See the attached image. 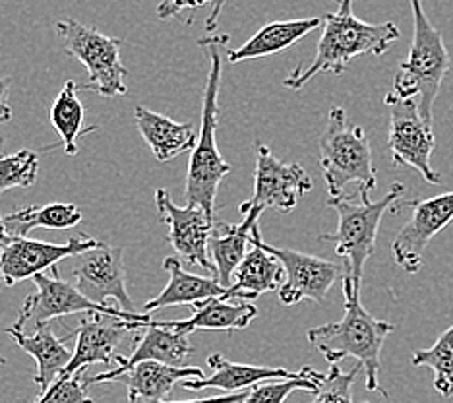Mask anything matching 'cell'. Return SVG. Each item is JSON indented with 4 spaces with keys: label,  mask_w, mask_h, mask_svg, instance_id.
<instances>
[{
    "label": "cell",
    "mask_w": 453,
    "mask_h": 403,
    "mask_svg": "<svg viewBox=\"0 0 453 403\" xmlns=\"http://www.w3.org/2000/svg\"><path fill=\"white\" fill-rule=\"evenodd\" d=\"M345 314L339 322H329L308 329V341L320 351L329 365L342 363L343 359L353 357L363 367L366 376V390L380 391L388 398L386 390L380 386V370H382V347L386 337L394 332L395 326L378 320L360 303V289L351 279L343 277Z\"/></svg>",
    "instance_id": "cell-1"
},
{
    "label": "cell",
    "mask_w": 453,
    "mask_h": 403,
    "mask_svg": "<svg viewBox=\"0 0 453 403\" xmlns=\"http://www.w3.org/2000/svg\"><path fill=\"white\" fill-rule=\"evenodd\" d=\"M399 37L401 31L394 22H363L353 12V0H339L337 12L324 16V29L311 66L295 68L289 78L283 81V86L289 89H303L308 81L324 72L342 76L353 58L363 55H384Z\"/></svg>",
    "instance_id": "cell-2"
},
{
    "label": "cell",
    "mask_w": 453,
    "mask_h": 403,
    "mask_svg": "<svg viewBox=\"0 0 453 403\" xmlns=\"http://www.w3.org/2000/svg\"><path fill=\"white\" fill-rule=\"evenodd\" d=\"M198 45L210 58V72L203 88L202 130L188 163L184 198L190 205H198L213 220L219 184L231 173V163L223 159V155L218 150V140H215V130H218L219 122V89L223 76L221 50L229 45V35L215 31V34H208V37H202Z\"/></svg>",
    "instance_id": "cell-3"
},
{
    "label": "cell",
    "mask_w": 453,
    "mask_h": 403,
    "mask_svg": "<svg viewBox=\"0 0 453 403\" xmlns=\"http://www.w3.org/2000/svg\"><path fill=\"white\" fill-rule=\"evenodd\" d=\"M370 192L365 186H358L357 194L329 196L327 208L337 213V231L322 235L320 241L335 244V254L347 260L345 277L360 289L365 275V264L374 254L376 236L384 215L394 210V205L403 198L405 186L394 182L384 198L370 200Z\"/></svg>",
    "instance_id": "cell-4"
},
{
    "label": "cell",
    "mask_w": 453,
    "mask_h": 403,
    "mask_svg": "<svg viewBox=\"0 0 453 403\" xmlns=\"http://www.w3.org/2000/svg\"><path fill=\"white\" fill-rule=\"evenodd\" d=\"M413 10V41L409 57L401 62L394 80L395 96L417 99L420 115L434 127V103L451 68V58L438 31L428 19L422 0H409Z\"/></svg>",
    "instance_id": "cell-5"
},
{
    "label": "cell",
    "mask_w": 453,
    "mask_h": 403,
    "mask_svg": "<svg viewBox=\"0 0 453 403\" xmlns=\"http://www.w3.org/2000/svg\"><path fill=\"white\" fill-rule=\"evenodd\" d=\"M320 167L329 196L343 194L345 186L353 182L368 190L376 189L372 148L366 132L360 127H349L342 107H334L327 115L320 136Z\"/></svg>",
    "instance_id": "cell-6"
},
{
    "label": "cell",
    "mask_w": 453,
    "mask_h": 403,
    "mask_svg": "<svg viewBox=\"0 0 453 403\" xmlns=\"http://www.w3.org/2000/svg\"><path fill=\"white\" fill-rule=\"evenodd\" d=\"M60 47L86 66L89 81L78 89L99 93L103 97L127 96L128 70L120 60L122 39L101 34L97 27H88L76 19H60L57 24Z\"/></svg>",
    "instance_id": "cell-7"
},
{
    "label": "cell",
    "mask_w": 453,
    "mask_h": 403,
    "mask_svg": "<svg viewBox=\"0 0 453 403\" xmlns=\"http://www.w3.org/2000/svg\"><path fill=\"white\" fill-rule=\"evenodd\" d=\"M50 272H53V275H47L43 272L32 277L37 291L34 295H27L22 310H19V316L10 328H14L22 334H34L37 328L49 324L50 320L80 313L111 314L122 320H130V322H151L150 314L146 313H127V310L122 308L97 305L94 301H89L86 295L80 293V289L76 285H70L60 277L57 266L50 267Z\"/></svg>",
    "instance_id": "cell-8"
},
{
    "label": "cell",
    "mask_w": 453,
    "mask_h": 403,
    "mask_svg": "<svg viewBox=\"0 0 453 403\" xmlns=\"http://www.w3.org/2000/svg\"><path fill=\"white\" fill-rule=\"evenodd\" d=\"M389 109L388 148L394 165H409L417 169L430 184H440L441 174L430 163L436 150L434 128L420 115L417 99H403L389 91L386 99Z\"/></svg>",
    "instance_id": "cell-9"
},
{
    "label": "cell",
    "mask_w": 453,
    "mask_h": 403,
    "mask_svg": "<svg viewBox=\"0 0 453 403\" xmlns=\"http://www.w3.org/2000/svg\"><path fill=\"white\" fill-rule=\"evenodd\" d=\"M314 181L298 163H283L267 146L256 143L254 194L241 204V215H262L265 210L280 213L293 212L304 194L312 190Z\"/></svg>",
    "instance_id": "cell-10"
},
{
    "label": "cell",
    "mask_w": 453,
    "mask_h": 403,
    "mask_svg": "<svg viewBox=\"0 0 453 403\" xmlns=\"http://www.w3.org/2000/svg\"><path fill=\"white\" fill-rule=\"evenodd\" d=\"M252 236L264 251L280 258L285 267V282L280 287V301L287 306L301 301L322 305L337 279L345 277V267L320 256L293 251V248H277L262 241L258 225L252 227Z\"/></svg>",
    "instance_id": "cell-11"
},
{
    "label": "cell",
    "mask_w": 453,
    "mask_h": 403,
    "mask_svg": "<svg viewBox=\"0 0 453 403\" xmlns=\"http://www.w3.org/2000/svg\"><path fill=\"white\" fill-rule=\"evenodd\" d=\"M72 277L81 295L97 305H107V298L119 303L127 313H138L127 289L125 252L120 246L99 244L72 258Z\"/></svg>",
    "instance_id": "cell-12"
},
{
    "label": "cell",
    "mask_w": 453,
    "mask_h": 403,
    "mask_svg": "<svg viewBox=\"0 0 453 403\" xmlns=\"http://www.w3.org/2000/svg\"><path fill=\"white\" fill-rule=\"evenodd\" d=\"M153 198H156L161 223L169 227L167 241L180 260L215 274V264L210 254V239L215 231L211 217L198 205L187 204L184 208L174 205L171 194L165 189H157Z\"/></svg>",
    "instance_id": "cell-13"
},
{
    "label": "cell",
    "mask_w": 453,
    "mask_h": 403,
    "mask_svg": "<svg viewBox=\"0 0 453 403\" xmlns=\"http://www.w3.org/2000/svg\"><path fill=\"white\" fill-rule=\"evenodd\" d=\"M407 205L413 210V215L391 243V254L401 270L417 274L422 267V256L428 243L453 221V192L411 200Z\"/></svg>",
    "instance_id": "cell-14"
},
{
    "label": "cell",
    "mask_w": 453,
    "mask_h": 403,
    "mask_svg": "<svg viewBox=\"0 0 453 403\" xmlns=\"http://www.w3.org/2000/svg\"><path fill=\"white\" fill-rule=\"evenodd\" d=\"M101 243L91 236H72L63 244L34 241L27 236H18L3 246L0 252V274L6 285H18L32 279L37 274H43L49 267H55L60 260L74 258L80 252L96 248Z\"/></svg>",
    "instance_id": "cell-15"
},
{
    "label": "cell",
    "mask_w": 453,
    "mask_h": 403,
    "mask_svg": "<svg viewBox=\"0 0 453 403\" xmlns=\"http://www.w3.org/2000/svg\"><path fill=\"white\" fill-rule=\"evenodd\" d=\"M148 322H130L111 314H89L80 320L68 337H76V349L63 375H76L91 365H111L117 360V347L130 332H140ZM66 337V339H68Z\"/></svg>",
    "instance_id": "cell-16"
},
{
    "label": "cell",
    "mask_w": 453,
    "mask_h": 403,
    "mask_svg": "<svg viewBox=\"0 0 453 403\" xmlns=\"http://www.w3.org/2000/svg\"><path fill=\"white\" fill-rule=\"evenodd\" d=\"M146 332H143L138 339L136 347H134L130 357L117 355L119 367L111 372H101L97 376L86 378V384H103V382H112L115 376L127 372L134 365L143 363V360H157L163 365L171 367H184V360L192 353V345L188 341V336L174 332L171 328L159 326L157 322H148Z\"/></svg>",
    "instance_id": "cell-17"
},
{
    "label": "cell",
    "mask_w": 453,
    "mask_h": 403,
    "mask_svg": "<svg viewBox=\"0 0 453 403\" xmlns=\"http://www.w3.org/2000/svg\"><path fill=\"white\" fill-rule=\"evenodd\" d=\"M208 367L211 368L210 376L184 380L180 382L182 388L190 391L218 388L226 391V394H239V391H249L250 388L265 380H285V378H295L301 375V370L291 372L287 368L233 363V360H226L221 353L210 355Z\"/></svg>",
    "instance_id": "cell-18"
},
{
    "label": "cell",
    "mask_w": 453,
    "mask_h": 403,
    "mask_svg": "<svg viewBox=\"0 0 453 403\" xmlns=\"http://www.w3.org/2000/svg\"><path fill=\"white\" fill-rule=\"evenodd\" d=\"M190 378H203L198 367H171L157 360H143L134 365L112 382H122L128 390L130 403H161L167 399L174 384Z\"/></svg>",
    "instance_id": "cell-19"
},
{
    "label": "cell",
    "mask_w": 453,
    "mask_h": 403,
    "mask_svg": "<svg viewBox=\"0 0 453 403\" xmlns=\"http://www.w3.org/2000/svg\"><path fill=\"white\" fill-rule=\"evenodd\" d=\"M258 316V306L252 303H231V298L213 297L203 303L192 305V316L187 320H159V326L171 328L174 332L190 336L198 329H218L233 334L234 329H246Z\"/></svg>",
    "instance_id": "cell-20"
},
{
    "label": "cell",
    "mask_w": 453,
    "mask_h": 403,
    "mask_svg": "<svg viewBox=\"0 0 453 403\" xmlns=\"http://www.w3.org/2000/svg\"><path fill=\"white\" fill-rule=\"evenodd\" d=\"M165 272L169 274L167 287L159 295H156L143 305V313L151 314L153 310L167 308V306H180V305H196L203 303L213 297L229 298V289L223 287L218 279L202 277L190 274L182 267L179 258H165L163 260Z\"/></svg>",
    "instance_id": "cell-21"
},
{
    "label": "cell",
    "mask_w": 453,
    "mask_h": 403,
    "mask_svg": "<svg viewBox=\"0 0 453 403\" xmlns=\"http://www.w3.org/2000/svg\"><path fill=\"white\" fill-rule=\"evenodd\" d=\"M134 119L153 158L161 163L179 158L180 153L194 150L198 143V136L188 122H177L142 105L134 109Z\"/></svg>",
    "instance_id": "cell-22"
},
{
    "label": "cell",
    "mask_w": 453,
    "mask_h": 403,
    "mask_svg": "<svg viewBox=\"0 0 453 403\" xmlns=\"http://www.w3.org/2000/svg\"><path fill=\"white\" fill-rule=\"evenodd\" d=\"M250 251L236 267L233 285L229 287V298H256L264 293L277 291L285 282V267L280 258H275L260 246L250 231Z\"/></svg>",
    "instance_id": "cell-23"
},
{
    "label": "cell",
    "mask_w": 453,
    "mask_h": 403,
    "mask_svg": "<svg viewBox=\"0 0 453 403\" xmlns=\"http://www.w3.org/2000/svg\"><path fill=\"white\" fill-rule=\"evenodd\" d=\"M6 334L22 347L27 355H32L37 363V375L34 378L41 391H45L53 382L63 375L72 360V351L65 341L55 336L53 326L43 324L34 334H22L14 328H8Z\"/></svg>",
    "instance_id": "cell-24"
},
{
    "label": "cell",
    "mask_w": 453,
    "mask_h": 403,
    "mask_svg": "<svg viewBox=\"0 0 453 403\" xmlns=\"http://www.w3.org/2000/svg\"><path fill=\"white\" fill-rule=\"evenodd\" d=\"M322 26L320 18H304V19H291V22H272L264 26L258 34L239 49H229L226 58L231 65H239V62L254 60L272 57L277 53H283L295 43H298L303 37L312 34L314 29Z\"/></svg>",
    "instance_id": "cell-25"
},
{
    "label": "cell",
    "mask_w": 453,
    "mask_h": 403,
    "mask_svg": "<svg viewBox=\"0 0 453 403\" xmlns=\"http://www.w3.org/2000/svg\"><path fill=\"white\" fill-rule=\"evenodd\" d=\"M258 225V217L242 215L241 223H219L210 239V254L215 264V275L218 282L229 289L233 285V277L236 267L244 260L250 244L252 227Z\"/></svg>",
    "instance_id": "cell-26"
},
{
    "label": "cell",
    "mask_w": 453,
    "mask_h": 403,
    "mask_svg": "<svg viewBox=\"0 0 453 403\" xmlns=\"http://www.w3.org/2000/svg\"><path fill=\"white\" fill-rule=\"evenodd\" d=\"M81 221V210L74 204L55 202L47 205H27L14 213L4 215V223L8 235L12 239L27 236V233L35 227L45 229H70Z\"/></svg>",
    "instance_id": "cell-27"
},
{
    "label": "cell",
    "mask_w": 453,
    "mask_h": 403,
    "mask_svg": "<svg viewBox=\"0 0 453 403\" xmlns=\"http://www.w3.org/2000/svg\"><path fill=\"white\" fill-rule=\"evenodd\" d=\"M50 122L63 140V151L70 158L78 153V140L81 134H89L97 128H84V103L78 97L76 81L68 80L58 91L53 107H50Z\"/></svg>",
    "instance_id": "cell-28"
},
{
    "label": "cell",
    "mask_w": 453,
    "mask_h": 403,
    "mask_svg": "<svg viewBox=\"0 0 453 403\" xmlns=\"http://www.w3.org/2000/svg\"><path fill=\"white\" fill-rule=\"evenodd\" d=\"M413 367H428L434 372V388L444 398L453 396V326L441 334L430 349H418L411 357Z\"/></svg>",
    "instance_id": "cell-29"
},
{
    "label": "cell",
    "mask_w": 453,
    "mask_h": 403,
    "mask_svg": "<svg viewBox=\"0 0 453 403\" xmlns=\"http://www.w3.org/2000/svg\"><path fill=\"white\" fill-rule=\"evenodd\" d=\"M318 376H320V372L312 367H303L301 375L295 378L265 380L256 384L249 390V396L242 403H285V399L296 390L312 391L314 394L318 390Z\"/></svg>",
    "instance_id": "cell-30"
},
{
    "label": "cell",
    "mask_w": 453,
    "mask_h": 403,
    "mask_svg": "<svg viewBox=\"0 0 453 403\" xmlns=\"http://www.w3.org/2000/svg\"><path fill=\"white\" fill-rule=\"evenodd\" d=\"M39 155L22 150L12 155H0V194L12 189H27L37 181Z\"/></svg>",
    "instance_id": "cell-31"
},
{
    "label": "cell",
    "mask_w": 453,
    "mask_h": 403,
    "mask_svg": "<svg viewBox=\"0 0 453 403\" xmlns=\"http://www.w3.org/2000/svg\"><path fill=\"white\" fill-rule=\"evenodd\" d=\"M360 370H363L360 365L347 372L342 370L339 363L329 365V370L320 372L318 376V390L314 391L312 403H355L353 384Z\"/></svg>",
    "instance_id": "cell-32"
},
{
    "label": "cell",
    "mask_w": 453,
    "mask_h": 403,
    "mask_svg": "<svg viewBox=\"0 0 453 403\" xmlns=\"http://www.w3.org/2000/svg\"><path fill=\"white\" fill-rule=\"evenodd\" d=\"M81 376L84 370L76 375H60L45 391H41L35 403H94V398L88 394L86 378Z\"/></svg>",
    "instance_id": "cell-33"
},
{
    "label": "cell",
    "mask_w": 453,
    "mask_h": 403,
    "mask_svg": "<svg viewBox=\"0 0 453 403\" xmlns=\"http://www.w3.org/2000/svg\"><path fill=\"white\" fill-rule=\"evenodd\" d=\"M203 4H211V12L208 16V22H205V31H208V34H215L226 0H165V3L157 6V16L159 19L177 18L184 10H196Z\"/></svg>",
    "instance_id": "cell-34"
},
{
    "label": "cell",
    "mask_w": 453,
    "mask_h": 403,
    "mask_svg": "<svg viewBox=\"0 0 453 403\" xmlns=\"http://www.w3.org/2000/svg\"><path fill=\"white\" fill-rule=\"evenodd\" d=\"M10 84L12 80L10 78H0V124H6L12 120V107H10Z\"/></svg>",
    "instance_id": "cell-35"
},
{
    "label": "cell",
    "mask_w": 453,
    "mask_h": 403,
    "mask_svg": "<svg viewBox=\"0 0 453 403\" xmlns=\"http://www.w3.org/2000/svg\"><path fill=\"white\" fill-rule=\"evenodd\" d=\"M249 396V391H239V394H226L223 396L221 401H215V403H242Z\"/></svg>",
    "instance_id": "cell-36"
},
{
    "label": "cell",
    "mask_w": 453,
    "mask_h": 403,
    "mask_svg": "<svg viewBox=\"0 0 453 403\" xmlns=\"http://www.w3.org/2000/svg\"><path fill=\"white\" fill-rule=\"evenodd\" d=\"M10 241H12V236L8 235V229H6V223H4V215H0V246L8 244Z\"/></svg>",
    "instance_id": "cell-37"
},
{
    "label": "cell",
    "mask_w": 453,
    "mask_h": 403,
    "mask_svg": "<svg viewBox=\"0 0 453 403\" xmlns=\"http://www.w3.org/2000/svg\"><path fill=\"white\" fill-rule=\"evenodd\" d=\"M223 396H215V398H203V399H190V401H161V403H215L221 401Z\"/></svg>",
    "instance_id": "cell-38"
},
{
    "label": "cell",
    "mask_w": 453,
    "mask_h": 403,
    "mask_svg": "<svg viewBox=\"0 0 453 403\" xmlns=\"http://www.w3.org/2000/svg\"><path fill=\"white\" fill-rule=\"evenodd\" d=\"M3 150H4V138L0 136V155H3Z\"/></svg>",
    "instance_id": "cell-39"
},
{
    "label": "cell",
    "mask_w": 453,
    "mask_h": 403,
    "mask_svg": "<svg viewBox=\"0 0 453 403\" xmlns=\"http://www.w3.org/2000/svg\"><path fill=\"white\" fill-rule=\"evenodd\" d=\"M0 365H6V359H3V357H0Z\"/></svg>",
    "instance_id": "cell-40"
},
{
    "label": "cell",
    "mask_w": 453,
    "mask_h": 403,
    "mask_svg": "<svg viewBox=\"0 0 453 403\" xmlns=\"http://www.w3.org/2000/svg\"><path fill=\"white\" fill-rule=\"evenodd\" d=\"M0 252H3V246H0ZM0 279H3V274H0Z\"/></svg>",
    "instance_id": "cell-41"
}]
</instances>
